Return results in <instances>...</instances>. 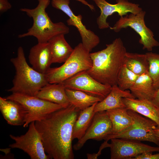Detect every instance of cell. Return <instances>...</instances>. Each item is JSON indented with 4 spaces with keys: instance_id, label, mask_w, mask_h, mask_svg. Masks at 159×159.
<instances>
[{
    "instance_id": "4dcf8cb0",
    "label": "cell",
    "mask_w": 159,
    "mask_h": 159,
    "mask_svg": "<svg viewBox=\"0 0 159 159\" xmlns=\"http://www.w3.org/2000/svg\"><path fill=\"white\" fill-rule=\"evenodd\" d=\"M152 102L155 105L159 108V87L156 91Z\"/></svg>"
},
{
    "instance_id": "52a82bcc",
    "label": "cell",
    "mask_w": 159,
    "mask_h": 159,
    "mask_svg": "<svg viewBox=\"0 0 159 159\" xmlns=\"http://www.w3.org/2000/svg\"><path fill=\"white\" fill-rule=\"evenodd\" d=\"M145 11L142 10L136 14L131 13L121 17L110 29L118 32L122 29L128 27L132 28L140 37L139 42L143 45V49L151 52L153 48L159 46V43L154 38L153 32L145 24Z\"/></svg>"
},
{
    "instance_id": "d4e9b609",
    "label": "cell",
    "mask_w": 159,
    "mask_h": 159,
    "mask_svg": "<svg viewBox=\"0 0 159 159\" xmlns=\"http://www.w3.org/2000/svg\"><path fill=\"white\" fill-rule=\"evenodd\" d=\"M124 64L129 69L139 76L148 72L149 63L145 54L127 52Z\"/></svg>"
},
{
    "instance_id": "7a4b0ae2",
    "label": "cell",
    "mask_w": 159,
    "mask_h": 159,
    "mask_svg": "<svg viewBox=\"0 0 159 159\" xmlns=\"http://www.w3.org/2000/svg\"><path fill=\"white\" fill-rule=\"evenodd\" d=\"M127 52L121 39L116 38L106 44L104 49L90 53L92 66L86 71L100 83L111 86L117 85L118 74L124 64Z\"/></svg>"
},
{
    "instance_id": "603a6c76",
    "label": "cell",
    "mask_w": 159,
    "mask_h": 159,
    "mask_svg": "<svg viewBox=\"0 0 159 159\" xmlns=\"http://www.w3.org/2000/svg\"><path fill=\"white\" fill-rule=\"evenodd\" d=\"M65 91L69 104L81 111L102 100L79 90L65 88Z\"/></svg>"
},
{
    "instance_id": "d6986e66",
    "label": "cell",
    "mask_w": 159,
    "mask_h": 159,
    "mask_svg": "<svg viewBox=\"0 0 159 159\" xmlns=\"http://www.w3.org/2000/svg\"><path fill=\"white\" fill-rule=\"evenodd\" d=\"M112 125V133L105 141H108L112 136L125 132L132 125L133 121L125 107H120L106 111Z\"/></svg>"
},
{
    "instance_id": "6da1fadb",
    "label": "cell",
    "mask_w": 159,
    "mask_h": 159,
    "mask_svg": "<svg viewBox=\"0 0 159 159\" xmlns=\"http://www.w3.org/2000/svg\"><path fill=\"white\" fill-rule=\"evenodd\" d=\"M80 111L69 104L51 113L45 119L35 122L45 151L50 158L74 159L73 129Z\"/></svg>"
},
{
    "instance_id": "5b68a950",
    "label": "cell",
    "mask_w": 159,
    "mask_h": 159,
    "mask_svg": "<svg viewBox=\"0 0 159 159\" xmlns=\"http://www.w3.org/2000/svg\"><path fill=\"white\" fill-rule=\"evenodd\" d=\"M90 52L82 43L78 44L62 66L49 69L46 73L48 83H61L81 72L90 69L92 61Z\"/></svg>"
},
{
    "instance_id": "484cf974",
    "label": "cell",
    "mask_w": 159,
    "mask_h": 159,
    "mask_svg": "<svg viewBox=\"0 0 159 159\" xmlns=\"http://www.w3.org/2000/svg\"><path fill=\"white\" fill-rule=\"evenodd\" d=\"M139 75L129 69L124 64L118 72L117 85L121 90H129L133 85Z\"/></svg>"
},
{
    "instance_id": "1f68e13d",
    "label": "cell",
    "mask_w": 159,
    "mask_h": 159,
    "mask_svg": "<svg viewBox=\"0 0 159 159\" xmlns=\"http://www.w3.org/2000/svg\"><path fill=\"white\" fill-rule=\"evenodd\" d=\"M82 3L83 4L88 6L90 9L92 11H94L95 8L94 6L88 3L85 0H76Z\"/></svg>"
},
{
    "instance_id": "ffe728a7",
    "label": "cell",
    "mask_w": 159,
    "mask_h": 159,
    "mask_svg": "<svg viewBox=\"0 0 159 159\" xmlns=\"http://www.w3.org/2000/svg\"><path fill=\"white\" fill-rule=\"evenodd\" d=\"M36 96L40 99L61 105L65 107L69 105L65 88L61 83H48L40 90Z\"/></svg>"
},
{
    "instance_id": "7c38bea8",
    "label": "cell",
    "mask_w": 159,
    "mask_h": 159,
    "mask_svg": "<svg viewBox=\"0 0 159 159\" xmlns=\"http://www.w3.org/2000/svg\"><path fill=\"white\" fill-rule=\"evenodd\" d=\"M110 140L111 159H132L145 152H159V146H152L140 141L116 138Z\"/></svg>"
},
{
    "instance_id": "4fadbf2b",
    "label": "cell",
    "mask_w": 159,
    "mask_h": 159,
    "mask_svg": "<svg viewBox=\"0 0 159 159\" xmlns=\"http://www.w3.org/2000/svg\"><path fill=\"white\" fill-rule=\"evenodd\" d=\"M112 130L111 122L106 111L96 112L85 134L74 145L73 148L75 150H80L90 139L105 140L112 134Z\"/></svg>"
},
{
    "instance_id": "ac0fdd59",
    "label": "cell",
    "mask_w": 159,
    "mask_h": 159,
    "mask_svg": "<svg viewBox=\"0 0 159 159\" xmlns=\"http://www.w3.org/2000/svg\"><path fill=\"white\" fill-rule=\"evenodd\" d=\"M125 97L135 98L130 90H122L117 85L112 86L108 95L101 101L96 104L94 111L96 112L125 107L122 101V98Z\"/></svg>"
},
{
    "instance_id": "3957f363",
    "label": "cell",
    "mask_w": 159,
    "mask_h": 159,
    "mask_svg": "<svg viewBox=\"0 0 159 159\" xmlns=\"http://www.w3.org/2000/svg\"><path fill=\"white\" fill-rule=\"evenodd\" d=\"M10 61L14 67L15 74L13 86L8 92L36 96L40 90L49 83L46 74L37 71L28 65L22 47L18 48L16 57L11 58Z\"/></svg>"
},
{
    "instance_id": "9a60e30c",
    "label": "cell",
    "mask_w": 159,
    "mask_h": 159,
    "mask_svg": "<svg viewBox=\"0 0 159 159\" xmlns=\"http://www.w3.org/2000/svg\"><path fill=\"white\" fill-rule=\"evenodd\" d=\"M29 62L37 71L46 74L52 63V57L48 42L38 43L30 49Z\"/></svg>"
},
{
    "instance_id": "ba28073f",
    "label": "cell",
    "mask_w": 159,
    "mask_h": 159,
    "mask_svg": "<svg viewBox=\"0 0 159 159\" xmlns=\"http://www.w3.org/2000/svg\"><path fill=\"white\" fill-rule=\"evenodd\" d=\"M128 112L133 120L132 125L123 133L112 136L110 140L115 138L127 139L151 142L159 146V140L154 131L158 127L156 123L132 110H128Z\"/></svg>"
},
{
    "instance_id": "e0dca14e",
    "label": "cell",
    "mask_w": 159,
    "mask_h": 159,
    "mask_svg": "<svg viewBox=\"0 0 159 159\" xmlns=\"http://www.w3.org/2000/svg\"><path fill=\"white\" fill-rule=\"evenodd\" d=\"M122 101L127 110L150 119L156 123L159 128V108L152 101L128 97L123 98Z\"/></svg>"
},
{
    "instance_id": "cb8c5ba5",
    "label": "cell",
    "mask_w": 159,
    "mask_h": 159,
    "mask_svg": "<svg viewBox=\"0 0 159 159\" xmlns=\"http://www.w3.org/2000/svg\"><path fill=\"white\" fill-rule=\"evenodd\" d=\"M97 103L80 111L74 125L72 136L73 140L75 139L79 140L85 134L95 113L94 112V110Z\"/></svg>"
},
{
    "instance_id": "4316f807",
    "label": "cell",
    "mask_w": 159,
    "mask_h": 159,
    "mask_svg": "<svg viewBox=\"0 0 159 159\" xmlns=\"http://www.w3.org/2000/svg\"><path fill=\"white\" fill-rule=\"evenodd\" d=\"M145 54L149 63L148 73L157 90L159 87V54L150 52Z\"/></svg>"
},
{
    "instance_id": "30bf717a",
    "label": "cell",
    "mask_w": 159,
    "mask_h": 159,
    "mask_svg": "<svg viewBox=\"0 0 159 159\" xmlns=\"http://www.w3.org/2000/svg\"><path fill=\"white\" fill-rule=\"evenodd\" d=\"M61 83L66 88L80 90L102 100L109 93L112 87L99 82L86 71L81 72Z\"/></svg>"
},
{
    "instance_id": "277c9868",
    "label": "cell",
    "mask_w": 159,
    "mask_h": 159,
    "mask_svg": "<svg viewBox=\"0 0 159 159\" xmlns=\"http://www.w3.org/2000/svg\"><path fill=\"white\" fill-rule=\"evenodd\" d=\"M38 4L35 8H22L21 11L25 12L33 19L32 26L26 33L19 34L18 37L22 38L32 36L36 37L38 43L48 42L51 38L58 34H66L69 32V28L63 22L54 23L46 12L50 2V0H38Z\"/></svg>"
},
{
    "instance_id": "d6a6232c",
    "label": "cell",
    "mask_w": 159,
    "mask_h": 159,
    "mask_svg": "<svg viewBox=\"0 0 159 159\" xmlns=\"http://www.w3.org/2000/svg\"><path fill=\"white\" fill-rule=\"evenodd\" d=\"M155 134L159 140V128L157 127L154 130Z\"/></svg>"
},
{
    "instance_id": "7402d4cb",
    "label": "cell",
    "mask_w": 159,
    "mask_h": 159,
    "mask_svg": "<svg viewBox=\"0 0 159 159\" xmlns=\"http://www.w3.org/2000/svg\"><path fill=\"white\" fill-rule=\"evenodd\" d=\"M129 90L135 98L151 101L156 91L148 72L139 75Z\"/></svg>"
},
{
    "instance_id": "f1b7e54d",
    "label": "cell",
    "mask_w": 159,
    "mask_h": 159,
    "mask_svg": "<svg viewBox=\"0 0 159 159\" xmlns=\"http://www.w3.org/2000/svg\"><path fill=\"white\" fill-rule=\"evenodd\" d=\"M107 142L108 141H105L101 144L98 152L97 153L87 154V158L88 159H97L98 157L101 155V151L103 149L107 147H110V144L108 143Z\"/></svg>"
},
{
    "instance_id": "9c48e42d",
    "label": "cell",
    "mask_w": 159,
    "mask_h": 159,
    "mask_svg": "<svg viewBox=\"0 0 159 159\" xmlns=\"http://www.w3.org/2000/svg\"><path fill=\"white\" fill-rule=\"evenodd\" d=\"M9 136L15 141L9 145L10 148L22 150L31 159L50 158L46 153L41 135L36 127L35 122L30 124L28 130L24 134L19 136L10 134Z\"/></svg>"
},
{
    "instance_id": "2e32d148",
    "label": "cell",
    "mask_w": 159,
    "mask_h": 159,
    "mask_svg": "<svg viewBox=\"0 0 159 159\" xmlns=\"http://www.w3.org/2000/svg\"><path fill=\"white\" fill-rule=\"evenodd\" d=\"M0 110L4 118L9 125L19 126L24 124L27 112L18 102L1 97Z\"/></svg>"
},
{
    "instance_id": "8992f818",
    "label": "cell",
    "mask_w": 159,
    "mask_h": 159,
    "mask_svg": "<svg viewBox=\"0 0 159 159\" xmlns=\"http://www.w3.org/2000/svg\"><path fill=\"white\" fill-rule=\"evenodd\" d=\"M5 98L18 102L26 109L27 113L23 125L25 127H28L32 122L42 120L51 113L65 107L36 96L17 93H12Z\"/></svg>"
},
{
    "instance_id": "5bb4252c",
    "label": "cell",
    "mask_w": 159,
    "mask_h": 159,
    "mask_svg": "<svg viewBox=\"0 0 159 159\" xmlns=\"http://www.w3.org/2000/svg\"><path fill=\"white\" fill-rule=\"evenodd\" d=\"M93 0L100 10V14L97 20L98 27L100 29L110 27L107 19L114 13L117 12L121 17L127 15L129 12L136 14L142 10L138 4L130 2L127 0H116L117 3L114 4L105 0Z\"/></svg>"
},
{
    "instance_id": "83f0119b",
    "label": "cell",
    "mask_w": 159,
    "mask_h": 159,
    "mask_svg": "<svg viewBox=\"0 0 159 159\" xmlns=\"http://www.w3.org/2000/svg\"><path fill=\"white\" fill-rule=\"evenodd\" d=\"M152 152L145 153L136 156L132 159H159V153L153 154Z\"/></svg>"
},
{
    "instance_id": "44dd1931",
    "label": "cell",
    "mask_w": 159,
    "mask_h": 159,
    "mask_svg": "<svg viewBox=\"0 0 159 159\" xmlns=\"http://www.w3.org/2000/svg\"><path fill=\"white\" fill-rule=\"evenodd\" d=\"M64 34L57 35L51 38L49 43L52 57V63L64 62L72 53L74 49L66 41Z\"/></svg>"
},
{
    "instance_id": "8fae6325",
    "label": "cell",
    "mask_w": 159,
    "mask_h": 159,
    "mask_svg": "<svg viewBox=\"0 0 159 159\" xmlns=\"http://www.w3.org/2000/svg\"><path fill=\"white\" fill-rule=\"evenodd\" d=\"M69 0H52L51 4L53 7L61 10L69 17L67 21L68 25L76 28L81 36L82 44L90 52L99 44L100 38L93 32L86 28L82 22L81 15L76 16L73 13L69 6Z\"/></svg>"
},
{
    "instance_id": "f546056e",
    "label": "cell",
    "mask_w": 159,
    "mask_h": 159,
    "mask_svg": "<svg viewBox=\"0 0 159 159\" xmlns=\"http://www.w3.org/2000/svg\"><path fill=\"white\" fill-rule=\"evenodd\" d=\"M11 8V5L8 0H0V13L6 11Z\"/></svg>"
}]
</instances>
